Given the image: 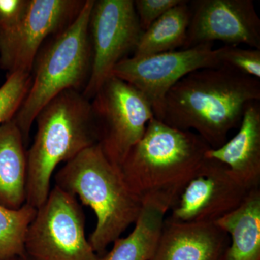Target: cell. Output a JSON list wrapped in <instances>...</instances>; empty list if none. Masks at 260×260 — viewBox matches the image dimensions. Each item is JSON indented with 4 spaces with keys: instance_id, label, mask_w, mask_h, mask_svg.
<instances>
[{
    "instance_id": "obj_1",
    "label": "cell",
    "mask_w": 260,
    "mask_h": 260,
    "mask_svg": "<svg viewBox=\"0 0 260 260\" xmlns=\"http://www.w3.org/2000/svg\"><path fill=\"white\" fill-rule=\"evenodd\" d=\"M259 101V80L224 67L196 70L169 90L161 121L194 131L210 148H217L240 125L246 106Z\"/></svg>"
},
{
    "instance_id": "obj_2",
    "label": "cell",
    "mask_w": 260,
    "mask_h": 260,
    "mask_svg": "<svg viewBox=\"0 0 260 260\" xmlns=\"http://www.w3.org/2000/svg\"><path fill=\"white\" fill-rule=\"evenodd\" d=\"M210 148L194 132L172 127L154 117L120 170L143 203L155 202L170 210L203 165Z\"/></svg>"
},
{
    "instance_id": "obj_3",
    "label": "cell",
    "mask_w": 260,
    "mask_h": 260,
    "mask_svg": "<svg viewBox=\"0 0 260 260\" xmlns=\"http://www.w3.org/2000/svg\"><path fill=\"white\" fill-rule=\"evenodd\" d=\"M54 182L95 213L97 223L88 241L100 256L135 223L143 208V202L130 189L120 168L109 161L98 144L65 162L54 175Z\"/></svg>"
},
{
    "instance_id": "obj_4",
    "label": "cell",
    "mask_w": 260,
    "mask_h": 260,
    "mask_svg": "<svg viewBox=\"0 0 260 260\" xmlns=\"http://www.w3.org/2000/svg\"><path fill=\"white\" fill-rule=\"evenodd\" d=\"M35 121L37 134L27 150L26 203L37 209L49 196L58 165L96 145L98 135L91 102L78 90L56 95L39 112Z\"/></svg>"
},
{
    "instance_id": "obj_5",
    "label": "cell",
    "mask_w": 260,
    "mask_h": 260,
    "mask_svg": "<svg viewBox=\"0 0 260 260\" xmlns=\"http://www.w3.org/2000/svg\"><path fill=\"white\" fill-rule=\"evenodd\" d=\"M95 0H86L69 26L41 48L34 61L32 83L13 120L28 145L32 124L39 112L65 90H85L92 68L89 23Z\"/></svg>"
},
{
    "instance_id": "obj_6",
    "label": "cell",
    "mask_w": 260,
    "mask_h": 260,
    "mask_svg": "<svg viewBox=\"0 0 260 260\" xmlns=\"http://www.w3.org/2000/svg\"><path fill=\"white\" fill-rule=\"evenodd\" d=\"M85 226V214L77 198L54 186L29 225L25 254L32 260H100Z\"/></svg>"
},
{
    "instance_id": "obj_7",
    "label": "cell",
    "mask_w": 260,
    "mask_h": 260,
    "mask_svg": "<svg viewBox=\"0 0 260 260\" xmlns=\"http://www.w3.org/2000/svg\"><path fill=\"white\" fill-rule=\"evenodd\" d=\"M90 102L97 144L109 161L120 168L154 118L151 105L138 89L113 75Z\"/></svg>"
},
{
    "instance_id": "obj_8",
    "label": "cell",
    "mask_w": 260,
    "mask_h": 260,
    "mask_svg": "<svg viewBox=\"0 0 260 260\" xmlns=\"http://www.w3.org/2000/svg\"><path fill=\"white\" fill-rule=\"evenodd\" d=\"M220 49L213 44L152 55L124 58L114 67L112 75L133 85L151 105L154 117L161 121L166 96L183 78L196 70L220 67Z\"/></svg>"
},
{
    "instance_id": "obj_9",
    "label": "cell",
    "mask_w": 260,
    "mask_h": 260,
    "mask_svg": "<svg viewBox=\"0 0 260 260\" xmlns=\"http://www.w3.org/2000/svg\"><path fill=\"white\" fill-rule=\"evenodd\" d=\"M92 68L83 94L93 99L119 61L134 52L143 34L133 0L94 2L89 23Z\"/></svg>"
},
{
    "instance_id": "obj_10",
    "label": "cell",
    "mask_w": 260,
    "mask_h": 260,
    "mask_svg": "<svg viewBox=\"0 0 260 260\" xmlns=\"http://www.w3.org/2000/svg\"><path fill=\"white\" fill-rule=\"evenodd\" d=\"M85 1L30 0L22 21L13 30L0 32L2 69L8 72V75L31 73L42 46L74 21Z\"/></svg>"
},
{
    "instance_id": "obj_11",
    "label": "cell",
    "mask_w": 260,
    "mask_h": 260,
    "mask_svg": "<svg viewBox=\"0 0 260 260\" xmlns=\"http://www.w3.org/2000/svg\"><path fill=\"white\" fill-rule=\"evenodd\" d=\"M250 191L226 166L206 158L181 192L169 218L182 223H216L242 204Z\"/></svg>"
},
{
    "instance_id": "obj_12",
    "label": "cell",
    "mask_w": 260,
    "mask_h": 260,
    "mask_svg": "<svg viewBox=\"0 0 260 260\" xmlns=\"http://www.w3.org/2000/svg\"><path fill=\"white\" fill-rule=\"evenodd\" d=\"M189 5L190 23L182 49L219 41L260 49V19L251 0H194Z\"/></svg>"
},
{
    "instance_id": "obj_13",
    "label": "cell",
    "mask_w": 260,
    "mask_h": 260,
    "mask_svg": "<svg viewBox=\"0 0 260 260\" xmlns=\"http://www.w3.org/2000/svg\"><path fill=\"white\" fill-rule=\"evenodd\" d=\"M230 237L215 223H182L168 218L151 260H223Z\"/></svg>"
},
{
    "instance_id": "obj_14",
    "label": "cell",
    "mask_w": 260,
    "mask_h": 260,
    "mask_svg": "<svg viewBox=\"0 0 260 260\" xmlns=\"http://www.w3.org/2000/svg\"><path fill=\"white\" fill-rule=\"evenodd\" d=\"M205 156L226 166L232 175L247 189L259 188V102L246 106L237 134L219 148H210Z\"/></svg>"
},
{
    "instance_id": "obj_15",
    "label": "cell",
    "mask_w": 260,
    "mask_h": 260,
    "mask_svg": "<svg viewBox=\"0 0 260 260\" xmlns=\"http://www.w3.org/2000/svg\"><path fill=\"white\" fill-rule=\"evenodd\" d=\"M26 145L12 119L0 124V205L17 210L26 203Z\"/></svg>"
},
{
    "instance_id": "obj_16",
    "label": "cell",
    "mask_w": 260,
    "mask_h": 260,
    "mask_svg": "<svg viewBox=\"0 0 260 260\" xmlns=\"http://www.w3.org/2000/svg\"><path fill=\"white\" fill-rule=\"evenodd\" d=\"M230 237L223 260H260V189L215 223Z\"/></svg>"
},
{
    "instance_id": "obj_17",
    "label": "cell",
    "mask_w": 260,
    "mask_h": 260,
    "mask_svg": "<svg viewBox=\"0 0 260 260\" xmlns=\"http://www.w3.org/2000/svg\"><path fill=\"white\" fill-rule=\"evenodd\" d=\"M167 211L166 207L155 202L143 203L133 232L114 241L112 250L101 256L100 260H151Z\"/></svg>"
},
{
    "instance_id": "obj_18",
    "label": "cell",
    "mask_w": 260,
    "mask_h": 260,
    "mask_svg": "<svg viewBox=\"0 0 260 260\" xmlns=\"http://www.w3.org/2000/svg\"><path fill=\"white\" fill-rule=\"evenodd\" d=\"M191 19L188 1L168 10L143 32L133 56H145L182 49Z\"/></svg>"
},
{
    "instance_id": "obj_19",
    "label": "cell",
    "mask_w": 260,
    "mask_h": 260,
    "mask_svg": "<svg viewBox=\"0 0 260 260\" xmlns=\"http://www.w3.org/2000/svg\"><path fill=\"white\" fill-rule=\"evenodd\" d=\"M37 210L27 203L17 210L0 205V260H15L25 254V236Z\"/></svg>"
},
{
    "instance_id": "obj_20",
    "label": "cell",
    "mask_w": 260,
    "mask_h": 260,
    "mask_svg": "<svg viewBox=\"0 0 260 260\" xmlns=\"http://www.w3.org/2000/svg\"><path fill=\"white\" fill-rule=\"evenodd\" d=\"M31 83L30 73L18 72L7 75L6 81L0 87V124L14 118Z\"/></svg>"
},
{
    "instance_id": "obj_21",
    "label": "cell",
    "mask_w": 260,
    "mask_h": 260,
    "mask_svg": "<svg viewBox=\"0 0 260 260\" xmlns=\"http://www.w3.org/2000/svg\"><path fill=\"white\" fill-rule=\"evenodd\" d=\"M220 49V67L260 79V49L226 45Z\"/></svg>"
},
{
    "instance_id": "obj_22",
    "label": "cell",
    "mask_w": 260,
    "mask_h": 260,
    "mask_svg": "<svg viewBox=\"0 0 260 260\" xmlns=\"http://www.w3.org/2000/svg\"><path fill=\"white\" fill-rule=\"evenodd\" d=\"M183 0H135V9L140 27L145 31L168 10L180 4Z\"/></svg>"
},
{
    "instance_id": "obj_23",
    "label": "cell",
    "mask_w": 260,
    "mask_h": 260,
    "mask_svg": "<svg viewBox=\"0 0 260 260\" xmlns=\"http://www.w3.org/2000/svg\"><path fill=\"white\" fill-rule=\"evenodd\" d=\"M30 0H0V32L10 31L28 11Z\"/></svg>"
},
{
    "instance_id": "obj_24",
    "label": "cell",
    "mask_w": 260,
    "mask_h": 260,
    "mask_svg": "<svg viewBox=\"0 0 260 260\" xmlns=\"http://www.w3.org/2000/svg\"><path fill=\"white\" fill-rule=\"evenodd\" d=\"M15 260H32L30 259V257H28V256L26 255V254H24V255L21 256H19V257L17 258Z\"/></svg>"
},
{
    "instance_id": "obj_25",
    "label": "cell",
    "mask_w": 260,
    "mask_h": 260,
    "mask_svg": "<svg viewBox=\"0 0 260 260\" xmlns=\"http://www.w3.org/2000/svg\"></svg>"
}]
</instances>
